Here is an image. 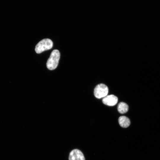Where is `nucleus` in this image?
Instances as JSON below:
<instances>
[{
  "label": "nucleus",
  "instance_id": "obj_6",
  "mask_svg": "<svg viewBox=\"0 0 160 160\" xmlns=\"http://www.w3.org/2000/svg\"><path fill=\"white\" fill-rule=\"evenodd\" d=\"M120 126L123 128H127L130 124V122L129 119L124 116H120L118 120Z\"/></svg>",
  "mask_w": 160,
  "mask_h": 160
},
{
  "label": "nucleus",
  "instance_id": "obj_7",
  "mask_svg": "<svg viewBox=\"0 0 160 160\" xmlns=\"http://www.w3.org/2000/svg\"><path fill=\"white\" fill-rule=\"evenodd\" d=\"M128 106L126 103L121 102L120 103L117 107L118 111L121 113H124L128 111Z\"/></svg>",
  "mask_w": 160,
  "mask_h": 160
},
{
  "label": "nucleus",
  "instance_id": "obj_4",
  "mask_svg": "<svg viewBox=\"0 0 160 160\" xmlns=\"http://www.w3.org/2000/svg\"><path fill=\"white\" fill-rule=\"evenodd\" d=\"M69 160H85L83 153L78 149L72 150L70 153Z\"/></svg>",
  "mask_w": 160,
  "mask_h": 160
},
{
  "label": "nucleus",
  "instance_id": "obj_2",
  "mask_svg": "<svg viewBox=\"0 0 160 160\" xmlns=\"http://www.w3.org/2000/svg\"><path fill=\"white\" fill-rule=\"evenodd\" d=\"M52 41L48 39H44L40 41L36 45L35 51L37 53L51 49L53 46Z\"/></svg>",
  "mask_w": 160,
  "mask_h": 160
},
{
  "label": "nucleus",
  "instance_id": "obj_1",
  "mask_svg": "<svg viewBox=\"0 0 160 160\" xmlns=\"http://www.w3.org/2000/svg\"><path fill=\"white\" fill-rule=\"evenodd\" d=\"M60 56V53L58 50L55 49L52 52L46 64L47 67L49 69L53 70L57 68Z\"/></svg>",
  "mask_w": 160,
  "mask_h": 160
},
{
  "label": "nucleus",
  "instance_id": "obj_3",
  "mask_svg": "<svg viewBox=\"0 0 160 160\" xmlns=\"http://www.w3.org/2000/svg\"><path fill=\"white\" fill-rule=\"evenodd\" d=\"M108 91V88L104 84L97 85L94 90V95L97 98L99 99L104 97L107 95Z\"/></svg>",
  "mask_w": 160,
  "mask_h": 160
},
{
  "label": "nucleus",
  "instance_id": "obj_5",
  "mask_svg": "<svg viewBox=\"0 0 160 160\" xmlns=\"http://www.w3.org/2000/svg\"><path fill=\"white\" fill-rule=\"evenodd\" d=\"M118 98L113 95H107L103 98L102 102L104 104L108 106H113L118 102Z\"/></svg>",
  "mask_w": 160,
  "mask_h": 160
}]
</instances>
